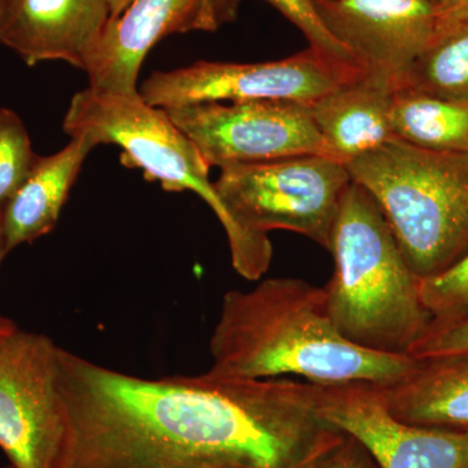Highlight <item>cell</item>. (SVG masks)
I'll use <instances>...</instances> for the list:
<instances>
[{
  "mask_svg": "<svg viewBox=\"0 0 468 468\" xmlns=\"http://www.w3.org/2000/svg\"><path fill=\"white\" fill-rule=\"evenodd\" d=\"M60 388L61 468H315L344 437L291 378H146L61 347Z\"/></svg>",
  "mask_w": 468,
  "mask_h": 468,
  "instance_id": "1",
  "label": "cell"
},
{
  "mask_svg": "<svg viewBox=\"0 0 468 468\" xmlns=\"http://www.w3.org/2000/svg\"><path fill=\"white\" fill-rule=\"evenodd\" d=\"M208 346L209 374L242 380L292 375L311 384L390 385L417 363L347 341L329 318L324 288L294 277L227 292Z\"/></svg>",
  "mask_w": 468,
  "mask_h": 468,
  "instance_id": "2",
  "label": "cell"
},
{
  "mask_svg": "<svg viewBox=\"0 0 468 468\" xmlns=\"http://www.w3.org/2000/svg\"><path fill=\"white\" fill-rule=\"evenodd\" d=\"M329 251L335 271L324 292L335 329L363 349L410 356L435 319L383 211L354 181Z\"/></svg>",
  "mask_w": 468,
  "mask_h": 468,
  "instance_id": "3",
  "label": "cell"
},
{
  "mask_svg": "<svg viewBox=\"0 0 468 468\" xmlns=\"http://www.w3.org/2000/svg\"><path fill=\"white\" fill-rule=\"evenodd\" d=\"M345 165L383 211L419 279L440 275L467 254L468 154L392 140Z\"/></svg>",
  "mask_w": 468,
  "mask_h": 468,
  "instance_id": "4",
  "label": "cell"
},
{
  "mask_svg": "<svg viewBox=\"0 0 468 468\" xmlns=\"http://www.w3.org/2000/svg\"><path fill=\"white\" fill-rule=\"evenodd\" d=\"M70 137L89 134L100 144H116L126 165L144 169L168 192L198 194L226 230L230 261L243 279L257 282L272 263L270 237L237 223L209 181V165L193 141L176 126L167 111L150 106L138 94H113L88 88L70 101L63 122Z\"/></svg>",
  "mask_w": 468,
  "mask_h": 468,
  "instance_id": "5",
  "label": "cell"
},
{
  "mask_svg": "<svg viewBox=\"0 0 468 468\" xmlns=\"http://www.w3.org/2000/svg\"><path fill=\"white\" fill-rule=\"evenodd\" d=\"M351 180L344 163L323 154L220 168L215 181L232 217L249 232L289 230L331 250Z\"/></svg>",
  "mask_w": 468,
  "mask_h": 468,
  "instance_id": "6",
  "label": "cell"
},
{
  "mask_svg": "<svg viewBox=\"0 0 468 468\" xmlns=\"http://www.w3.org/2000/svg\"><path fill=\"white\" fill-rule=\"evenodd\" d=\"M61 347L17 328L0 338V451L14 468H61L68 420Z\"/></svg>",
  "mask_w": 468,
  "mask_h": 468,
  "instance_id": "7",
  "label": "cell"
},
{
  "mask_svg": "<svg viewBox=\"0 0 468 468\" xmlns=\"http://www.w3.org/2000/svg\"><path fill=\"white\" fill-rule=\"evenodd\" d=\"M362 76L309 48L266 63L197 61L169 72H154L141 86L140 94L159 109L261 100L311 104Z\"/></svg>",
  "mask_w": 468,
  "mask_h": 468,
  "instance_id": "8",
  "label": "cell"
},
{
  "mask_svg": "<svg viewBox=\"0 0 468 468\" xmlns=\"http://www.w3.org/2000/svg\"><path fill=\"white\" fill-rule=\"evenodd\" d=\"M207 101L167 111L209 167L323 154L309 104L292 101Z\"/></svg>",
  "mask_w": 468,
  "mask_h": 468,
  "instance_id": "9",
  "label": "cell"
},
{
  "mask_svg": "<svg viewBox=\"0 0 468 468\" xmlns=\"http://www.w3.org/2000/svg\"><path fill=\"white\" fill-rule=\"evenodd\" d=\"M309 387L320 417L358 440L381 468H468V428L405 423L390 414L377 384Z\"/></svg>",
  "mask_w": 468,
  "mask_h": 468,
  "instance_id": "10",
  "label": "cell"
},
{
  "mask_svg": "<svg viewBox=\"0 0 468 468\" xmlns=\"http://www.w3.org/2000/svg\"><path fill=\"white\" fill-rule=\"evenodd\" d=\"M241 0H134L111 17L85 72L89 88L138 94V76L147 54L174 34L217 32L239 15Z\"/></svg>",
  "mask_w": 468,
  "mask_h": 468,
  "instance_id": "11",
  "label": "cell"
},
{
  "mask_svg": "<svg viewBox=\"0 0 468 468\" xmlns=\"http://www.w3.org/2000/svg\"><path fill=\"white\" fill-rule=\"evenodd\" d=\"M329 33L349 51L363 77L396 85L435 39L431 0H313Z\"/></svg>",
  "mask_w": 468,
  "mask_h": 468,
  "instance_id": "12",
  "label": "cell"
},
{
  "mask_svg": "<svg viewBox=\"0 0 468 468\" xmlns=\"http://www.w3.org/2000/svg\"><path fill=\"white\" fill-rule=\"evenodd\" d=\"M110 18L106 0H0V45L29 67L66 61L85 70Z\"/></svg>",
  "mask_w": 468,
  "mask_h": 468,
  "instance_id": "13",
  "label": "cell"
},
{
  "mask_svg": "<svg viewBox=\"0 0 468 468\" xmlns=\"http://www.w3.org/2000/svg\"><path fill=\"white\" fill-rule=\"evenodd\" d=\"M393 92V86L362 76L309 104L324 155L346 165L394 140Z\"/></svg>",
  "mask_w": 468,
  "mask_h": 468,
  "instance_id": "14",
  "label": "cell"
},
{
  "mask_svg": "<svg viewBox=\"0 0 468 468\" xmlns=\"http://www.w3.org/2000/svg\"><path fill=\"white\" fill-rule=\"evenodd\" d=\"M70 138L57 154L37 155L26 180L3 208L9 251L37 241L57 227L85 159L100 144L89 134Z\"/></svg>",
  "mask_w": 468,
  "mask_h": 468,
  "instance_id": "15",
  "label": "cell"
},
{
  "mask_svg": "<svg viewBox=\"0 0 468 468\" xmlns=\"http://www.w3.org/2000/svg\"><path fill=\"white\" fill-rule=\"evenodd\" d=\"M399 383L378 385L390 414L415 426L468 428V351L415 358Z\"/></svg>",
  "mask_w": 468,
  "mask_h": 468,
  "instance_id": "16",
  "label": "cell"
},
{
  "mask_svg": "<svg viewBox=\"0 0 468 468\" xmlns=\"http://www.w3.org/2000/svg\"><path fill=\"white\" fill-rule=\"evenodd\" d=\"M394 140L435 151L468 154V104L396 89L390 107Z\"/></svg>",
  "mask_w": 468,
  "mask_h": 468,
  "instance_id": "17",
  "label": "cell"
},
{
  "mask_svg": "<svg viewBox=\"0 0 468 468\" xmlns=\"http://www.w3.org/2000/svg\"><path fill=\"white\" fill-rule=\"evenodd\" d=\"M396 89L468 104V27L431 43L399 77Z\"/></svg>",
  "mask_w": 468,
  "mask_h": 468,
  "instance_id": "18",
  "label": "cell"
},
{
  "mask_svg": "<svg viewBox=\"0 0 468 468\" xmlns=\"http://www.w3.org/2000/svg\"><path fill=\"white\" fill-rule=\"evenodd\" d=\"M36 158L23 120L15 111L0 107V209L24 183Z\"/></svg>",
  "mask_w": 468,
  "mask_h": 468,
  "instance_id": "19",
  "label": "cell"
},
{
  "mask_svg": "<svg viewBox=\"0 0 468 468\" xmlns=\"http://www.w3.org/2000/svg\"><path fill=\"white\" fill-rule=\"evenodd\" d=\"M420 292L435 323L468 318V252L440 275L421 280Z\"/></svg>",
  "mask_w": 468,
  "mask_h": 468,
  "instance_id": "20",
  "label": "cell"
},
{
  "mask_svg": "<svg viewBox=\"0 0 468 468\" xmlns=\"http://www.w3.org/2000/svg\"><path fill=\"white\" fill-rule=\"evenodd\" d=\"M266 2L294 24L301 33H303L309 41V48L324 55L338 66L362 73L349 51L326 29L313 0H266Z\"/></svg>",
  "mask_w": 468,
  "mask_h": 468,
  "instance_id": "21",
  "label": "cell"
},
{
  "mask_svg": "<svg viewBox=\"0 0 468 468\" xmlns=\"http://www.w3.org/2000/svg\"><path fill=\"white\" fill-rule=\"evenodd\" d=\"M468 351V318L452 322L435 323L430 331L414 345L410 356L412 358L445 356V354Z\"/></svg>",
  "mask_w": 468,
  "mask_h": 468,
  "instance_id": "22",
  "label": "cell"
},
{
  "mask_svg": "<svg viewBox=\"0 0 468 468\" xmlns=\"http://www.w3.org/2000/svg\"><path fill=\"white\" fill-rule=\"evenodd\" d=\"M344 433V432H343ZM315 468H381L374 455L349 435H345L337 445L334 446Z\"/></svg>",
  "mask_w": 468,
  "mask_h": 468,
  "instance_id": "23",
  "label": "cell"
},
{
  "mask_svg": "<svg viewBox=\"0 0 468 468\" xmlns=\"http://www.w3.org/2000/svg\"><path fill=\"white\" fill-rule=\"evenodd\" d=\"M464 27H468V0H441L435 5L433 42Z\"/></svg>",
  "mask_w": 468,
  "mask_h": 468,
  "instance_id": "24",
  "label": "cell"
},
{
  "mask_svg": "<svg viewBox=\"0 0 468 468\" xmlns=\"http://www.w3.org/2000/svg\"><path fill=\"white\" fill-rule=\"evenodd\" d=\"M109 5L111 17L119 16L134 0H106Z\"/></svg>",
  "mask_w": 468,
  "mask_h": 468,
  "instance_id": "25",
  "label": "cell"
},
{
  "mask_svg": "<svg viewBox=\"0 0 468 468\" xmlns=\"http://www.w3.org/2000/svg\"><path fill=\"white\" fill-rule=\"evenodd\" d=\"M9 252L7 239H5V220H3V209H0V266Z\"/></svg>",
  "mask_w": 468,
  "mask_h": 468,
  "instance_id": "26",
  "label": "cell"
},
{
  "mask_svg": "<svg viewBox=\"0 0 468 468\" xmlns=\"http://www.w3.org/2000/svg\"><path fill=\"white\" fill-rule=\"evenodd\" d=\"M17 328L18 326L15 324L11 319L0 315V338L5 337V335L12 334V332L16 331Z\"/></svg>",
  "mask_w": 468,
  "mask_h": 468,
  "instance_id": "27",
  "label": "cell"
},
{
  "mask_svg": "<svg viewBox=\"0 0 468 468\" xmlns=\"http://www.w3.org/2000/svg\"><path fill=\"white\" fill-rule=\"evenodd\" d=\"M431 2L433 3V5H439L440 2H441V0H431Z\"/></svg>",
  "mask_w": 468,
  "mask_h": 468,
  "instance_id": "28",
  "label": "cell"
},
{
  "mask_svg": "<svg viewBox=\"0 0 468 468\" xmlns=\"http://www.w3.org/2000/svg\"><path fill=\"white\" fill-rule=\"evenodd\" d=\"M0 468H14V467L9 466V464H8V466H2V464H0Z\"/></svg>",
  "mask_w": 468,
  "mask_h": 468,
  "instance_id": "29",
  "label": "cell"
}]
</instances>
